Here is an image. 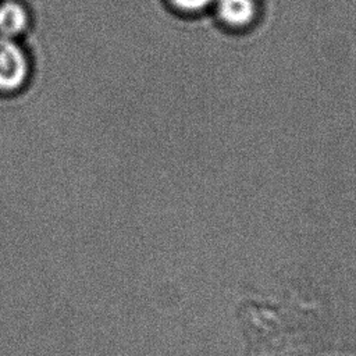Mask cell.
I'll return each mask as SVG.
<instances>
[{
	"label": "cell",
	"mask_w": 356,
	"mask_h": 356,
	"mask_svg": "<svg viewBox=\"0 0 356 356\" xmlns=\"http://www.w3.org/2000/svg\"><path fill=\"white\" fill-rule=\"evenodd\" d=\"M32 74L29 54L19 39L0 36V93L22 90Z\"/></svg>",
	"instance_id": "cell-1"
},
{
	"label": "cell",
	"mask_w": 356,
	"mask_h": 356,
	"mask_svg": "<svg viewBox=\"0 0 356 356\" xmlns=\"http://www.w3.org/2000/svg\"><path fill=\"white\" fill-rule=\"evenodd\" d=\"M214 17L225 29H246L257 17V4L254 0H217Z\"/></svg>",
	"instance_id": "cell-2"
},
{
	"label": "cell",
	"mask_w": 356,
	"mask_h": 356,
	"mask_svg": "<svg viewBox=\"0 0 356 356\" xmlns=\"http://www.w3.org/2000/svg\"><path fill=\"white\" fill-rule=\"evenodd\" d=\"M32 17L21 0L0 1V36L22 39L29 31Z\"/></svg>",
	"instance_id": "cell-3"
},
{
	"label": "cell",
	"mask_w": 356,
	"mask_h": 356,
	"mask_svg": "<svg viewBox=\"0 0 356 356\" xmlns=\"http://www.w3.org/2000/svg\"><path fill=\"white\" fill-rule=\"evenodd\" d=\"M178 13L185 15H197L206 13L217 0H167Z\"/></svg>",
	"instance_id": "cell-4"
}]
</instances>
